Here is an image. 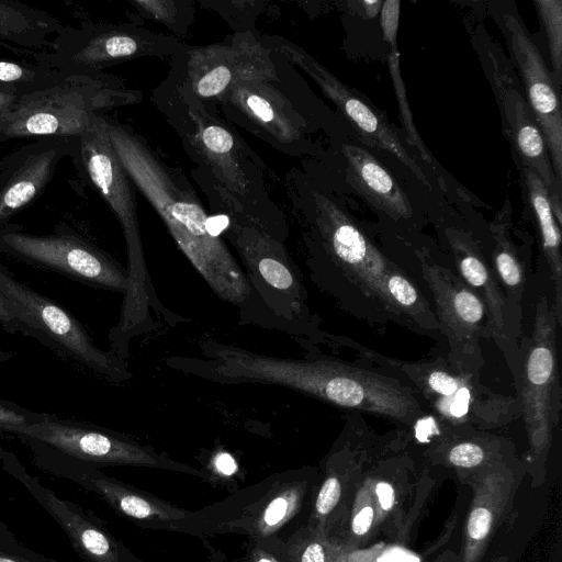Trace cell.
I'll list each match as a JSON object with an SVG mask.
<instances>
[{
	"label": "cell",
	"mask_w": 562,
	"mask_h": 562,
	"mask_svg": "<svg viewBox=\"0 0 562 562\" xmlns=\"http://www.w3.org/2000/svg\"><path fill=\"white\" fill-rule=\"evenodd\" d=\"M0 544L16 547L21 544L14 533L9 529V527L2 521L0 518Z\"/></svg>",
	"instance_id": "obj_45"
},
{
	"label": "cell",
	"mask_w": 562,
	"mask_h": 562,
	"mask_svg": "<svg viewBox=\"0 0 562 562\" xmlns=\"http://www.w3.org/2000/svg\"><path fill=\"white\" fill-rule=\"evenodd\" d=\"M400 5L397 0H386L381 5V29L383 38L389 44L396 42L398 20H400Z\"/></svg>",
	"instance_id": "obj_36"
},
{
	"label": "cell",
	"mask_w": 562,
	"mask_h": 562,
	"mask_svg": "<svg viewBox=\"0 0 562 562\" xmlns=\"http://www.w3.org/2000/svg\"><path fill=\"white\" fill-rule=\"evenodd\" d=\"M390 46H391V49H390V55H389V67H390V72H391L392 80L394 83V90H395V93L397 97L401 116H402L403 125L405 126V130H406L408 142L416 147V149L419 151V154L422 155V157L425 161L431 162L432 161L431 156H430L429 151L427 150V148L424 146L423 140H422L420 136L418 135V133L414 126V123H413L412 113H411L408 102L406 99L404 81L402 80L401 72H400L397 45H396V43H391Z\"/></svg>",
	"instance_id": "obj_32"
},
{
	"label": "cell",
	"mask_w": 562,
	"mask_h": 562,
	"mask_svg": "<svg viewBox=\"0 0 562 562\" xmlns=\"http://www.w3.org/2000/svg\"><path fill=\"white\" fill-rule=\"evenodd\" d=\"M114 153L135 188L167 226L179 249L224 302L244 308L251 289L226 244L211 229V216L178 168L168 165L131 127L104 115Z\"/></svg>",
	"instance_id": "obj_1"
},
{
	"label": "cell",
	"mask_w": 562,
	"mask_h": 562,
	"mask_svg": "<svg viewBox=\"0 0 562 562\" xmlns=\"http://www.w3.org/2000/svg\"><path fill=\"white\" fill-rule=\"evenodd\" d=\"M559 324L552 304L541 296L529 337H520L512 374L526 430L536 452L547 450L562 408L558 369Z\"/></svg>",
	"instance_id": "obj_10"
},
{
	"label": "cell",
	"mask_w": 562,
	"mask_h": 562,
	"mask_svg": "<svg viewBox=\"0 0 562 562\" xmlns=\"http://www.w3.org/2000/svg\"><path fill=\"white\" fill-rule=\"evenodd\" d=\"M139 90L105 72L60 71L50 82L22 94L0 123V142L20 138H79L98 116L139 103Z\"/></svg>",
	"instance_id": "obj_6"
},
{
	"label": "cell",
	"mask_w": 562,
	"mask_h": 562,
	"mask_svg": "<svg viewBox=\"0 0 562 562\" xmlns=\"http://www.w3.org/2000/svg\"><path fill=\"white\" fill-rule=\"evenodd\" d=\"M381 0L369 1V0H360V1H348L346 4L349 7L350 11L362 18V19H373L376 16L378 12L382 5Z\"/></svg>",
	"instance_id": "obj_41"
},
{
	"label": "cell",
	"mask_w": 562,
	"mask_h": 562,
	"mask_svg": "<svg viewBox=\"0 0 562 562\" xmlns=\"http://www.w3.org/2000/svg\"><path fill=\"white\" fill-rule=\"evenodd\" d=\"M0 251L86 285L123 294L128 286L126 269L65 224L57 225L52 234L33 235L9 223L0 228Z\"/></svg>",
	"instance_id": "obj_14"
},
{
	"label": "cell",
	"mask_w": 562,
	"mask_h": 562,
	"mask_svg": "<svg viewBox=\"0 0 562 562\" xmlns=\"http://www.w3.org/2000/svg\"><path fill=\"white\" fill-rule=\"evenodd\" d=\"M243 562H283L278 554L262 542L248 541Z\"/></svg>",
	"instance_id": "obj_39"
},
{
	"label": "cell",
	"mask_w": 562,
	"mask_h": 562,
	"mask_svg": "<svg viewBox=\"0 0 562 562\" xmlns=\"http://www.w3.org/2000/svg\"><path fill=\"white\" fill-rule=\"evenodd\" d=\"M373 520V509L371 507L362 508L352 520V531L355 535L362 536L368 532Z\"/></svg>",
	"instance_id": "obj_43"
},
{
	"label": "cell",
	"mask_w": 562,
	"mask_h": 562,
	"mask_svg": "<svg viewBox=\"0 0 562 562\" xmlns=\"http://www.w3.org/2000/svg\"><path fill=\"white\" fill-rule=\"evenodd\" d=\"M341 153L347 162V182L368 203L395 221L412 217L405 192L371 153L349 144L341 146Z\"/></svg>",
	"instance_id": "obj_24"
},
{
	"label": "cell",
	"mask_w": 562,
	"mask_h": 562,
	"mask_svg": "<svg viewBox=\"0 0 562 562\" xmlns=\"http://www.w3.org/2000/svg\"><path fill=\"white\" fill-rule=\"evenodd\" d=\"M527 205L532 213L540 236L541 248L553 283V310L562 325V256L561 231L554 216L551 199L543 181L531 169L518 167Z\"/></svg>",
	"instance_id": "obj_26"
},
{
	"label": "cell",
	"mask_w": 562,
	"mask_h": 562,
	"mask_svg": "<svg viewBox=\"0 0 562 562\" xmlns=\"http://www.w3.org/2000/svg\"><path fill=\"white\" fill-rule=\"evenodd\" d=\"M506 203L491 225L494 239L493 263L495 276L503 292L515 324L521 329V300L526 283V270L519 258L510 235V212Z\"/></svg>",
	"instance_id": "obj_27"
},
{
	"label": "cell",
	"mask_w": 562,
	"mask_h": 562,
	"mask_svg": "<svg viewBox=\"0 0 562 562\" xmlns=\"http://www.w3.org/2000/svg\"><path fill=\"white\" fill-rule=\"evenodd\" d=\"M2 470L16 480L67 535L71 548L86 562H142L91 510L60 498L27 472L15 454L0 447Z\"/></svg>",
	"instance_id": "obj_20"
},
{
	"label": "cell",
	"mask_w": 562,
	"mask_h": 562,
	"mask_svg": "<svg viewBox=\"0 0 562 562\" xmlns=\"http://www.w3.org/2000/svg\"><path fill=\"white\" fill-rule=\"evenodd\" d=\"M205 562H226L224 553L221 551L212 550L210 557Z\"/></svg>",
	"instance_id": "obj_46"
},
{
	"label": "cell",
	"mask_w": 562,
	"mask_h": 562,
	"mask_svg": "<svg viewBox=\"0 0 562 562\" xmlns=\"http://www.w3.org/2000/svg\"><path fill=\"white\" fill-rule=\"evenodd\" d=\"M492 524V514L484 507L472 510L468 521V533L471 539L483 540L490 532Z\"/></svg>",
	"instance_id": "obj_38"
},
{
	"label": "cell",
	"mask_w": 562,
	"mask_h": 562,
	"mask_svg": "<svg viewBox=\"0 0 562 562\" xmlns=\"http://www.w3.org/2000/svg\"><path fill=\"white\" fill-rule=\"evenodd\" d=\"M82 176L100 194L119 221L127 248L128 286L116 326L109 334L110 351L127 358L131 340L154 328L149 307L166 313L150 281L140 239L134 184L111 145L104 115L98 116L79 137L78 164Z\"/></svg>",
	"instance_id": "obj_4"
},
{
	"label": "cell",
	"mask_w": 562,
	"mask_h": 562,
	"mask_svg": "<svg viewBox=\"0 0 562 562\" xmlns=\"http://www.w3.org/2000/svg\"><path fill=\"white\" fill-rule=\"evenodd\" d=\"M536 10L543 26L557 87L562 85V1L536 0Z\"/></svg>",
	"instance_id": "obj_31"
},
{
	"label": "cell",
	"mask_w": 562,
	"mask_h": 562,
	"mask_svg": "<svg viewBox=\"0 0 562 562\" xmlns=\"http://www.w3.org/2000/svg\"><path fill=\"white\" fill-rule=\"evenodd\" d=\"M26 445L33 462L46 473L66 479L99 495L119 515L138 527L189 536L209 537V522L202 509L180 508L154 494L109 476L98 467L64 454L29 437H18Z\"/></svg>",
	"instance_id": "obj_8"
},
{
	"label": "cell",
	"mask_w": 562,
	"mask_h": 562,
	"mask_svg": "<svg viewBox=\"0 0 562 562\" xmlns=\"http://www.w3.org/2000/svg\"><path fill=\"white\" fill-rule=\"evenodd\" d=\"M263 44L289 64L304 71L338 108L367 145L395 156L425 186L430 183L415 158L402 144L385 117L369 105L355 90L341 82L310 53L279 35H260Z\"/></svg>",
	"instance_id": "obj_18"
},
{
	"label": "cell",
	"mask_w": 562,
	"mask_h": 562,
	"mask_svg": "<svg viewBox=\"0 0 562 562\" xmlns=\"http://www.w3.org/2000/svg\"><path fill=\"white\" fill-rule=\"evenodd\" d=\"M16 356L13 351L0 349V364L13 359Z\"/></svg>",
	"instance_id": "obj_47"
},
{
	"label": "cell",
	"mask_w": 562,
	"mask_h": 562,
	"mask_svg": "<svg viewBox=\"0 0 562 562\" xmlns=\"http://www.w3.org/2000/svg\"><path fill=\"white\" fill-rule=\"evenodd\" d=\"M150 99L179 136L195 169L228 193L248 217L284 241L286 222L269 196L263 164L216 113L215 103L195 98L169 72Z\"/></svg>",
	"instance_id": "obj_3"
},
{
	"label": "cell",
	"mask_w": 562,
	"mask_h": 562,
	"mask_svg": "<svg viewBox=\"0 0 562 562\" xmlns=\"http://www.w3.org/2000/svg\"><path fill=\"white\" fill-rule=\"evenodd\" d=\"M22 94L21 89L0 83V123Z\"/></svg>",
	"instance_id": "obj_40"
},
{
	"label": "cell",
	"mask_w": 562,
	"mask_h": 562,
	"mask_svg": "<svg viewBox=\"0 0 562 562\" xmlns=\"http://www.w3.org/2000/svg\"><path fill=\"white\" fill-rule=\"evenodd\" d=\"M203 8L216 12L234 33L255 32V24L269 1L263 0H199Z\"/></svg>",
	"instance_id": "obj_30"
},
{
	"label": "cell",
	"mask_w": 562,
	"mask_h": 562,
	"mask_svg": "<svg viewBox=\"0 0 562 562\" xmlns=\"http://www.w3.org/2000/svg\"><path fill=\"white\" fill-rule=\"evenodd\" d=\"M131 22L142 25L145 20L166 26L176 38L187 37L195 18L198 1L191 0H130Z\"/></svg>",
	"instance_id": "obj_28"
},
{
	"label": "cell",
	"mask_w": 562,
	"mask_h": 562,
	"mask_svg": "<svg viewBox=\"0 0 562 562\" xmlns=\"http://www.w3.org/2000/svg\"><path fill=\"white\" fill-rule=\"evenodd\" d=\"M64 25L48 12L15 0H0V46L32 57L48 50Z\"/></svg>",
	"instance_id": "obj_25"
},
{
	"label": "cell",
	"mask_w": 562,
	"mask_h": 562,
	"mask_svg": "<svg viewBox=\"0 0 562 562\" xmlns=\"http://www.w3.org/2000/svg\"><path fill=\"white\" fill-rule=\"evenodd\" d=\"M375 490L381 507L384 510L391 509L394 504V490L392 485L386 482H380Z\"/></svg>",
	"instance_id": "obj_44"
},
{
	"label": "cell",
	"mask_w": 562,
	"mask_h": 562,
	"mask_svg": "<svg viewBox=\"0 0 562 562\" xmlns=\"http://www.w3.org/2000/svg\"><path fill=\"white\" fill-rule=\"evenodd\" d=\"M375 562H387V561H386V560H384V559H379V560H376Z\"/></svg>",
	"instance_id": "obj_48"
},
{
	"label": "cell",
	"mask_w": 562,
	"mask_h": 562,
	"mask_svg": "<svg viewBox=\"0 0 562 562\" xmlns=\"http://www.w3.org/2000/svg\"><path fill=\"white\" fill-rule=\"evenodd\" d=\"M276 80L237 83L218 103L229 117L284 154H295L307 133V121ZM240 123V124H241Z\"/></svg>",
	"instance_id": "obj_21"
},
{
	"label": "cell",
	"mask_w": 562,
	"mask_h": 562,
	"mask_svg": "<svg viewBox=\"0 0 562 562\" xmlns=\"http://www.w3.org/2000/svg\"><path fill=\"white\" fill-rule=\"evenodd\" d=\"M458 276L482 300L488 316L490 339L496 344L505 361L514 370L521 329L515 324L501 284L486 263L477 244L465 231L445 229Z\"/></svg>",
	"instance_id": "obj_23"
},
{
	"label": "cell",
	"mask_w": 562,
	"mask_h": 562,
	"mask_svg": "<svg viewBox=\"0 0 562 562\" xmlns=\"http://www.w3.org/2000/svg\"><path fill=\"white\" fill-rule=\"evenodd\" d=\"M65 157L78 164L79 138H36L0 160V228L44 193Z\"/></svg>",
	"instance_id": "obj_22"
},
{
	"label": "cell",
	"mask_w": 562,
	"mask_h": 562,
	"mask_svg": "<svg viewBox=\"0 0 562 562\" xmlns=\"http://www.w3.org/2000/svg\"><path fill=\"white\" fill-rule=\"evenodd\" d=\"M0 325L2 328L14 334L19 331L18 322L7 297L0 292Z\"/></svg>",
	"instance_id": "obj_42"
},
{
	"label": "cell",
	"mask_w": 562,
	"mask_h": 562,
	"mask_svg": "<svg viewBox=\"0 0 562 562\" xmlns=\"http://www.w3.org/2000/svg\"><path fill=\"white\" fill-rule=\"evenodd\" d=\"M192 177L207 196L210 206L223 218L222 234L234 246L247 269L250 296L257 293L277 317L297 322L304 334L316 333L306 305V292L284 241L248 217L239 204L204 173L193 169Z\"/></svg>",
	"instance_id": "obj_7"
},
{
	"label": "cell",
	"mask_w": 562,
	"mask_h": 562,
	"mask_svg": "<svg viewBox=\"0 0 562 562\" xmlns=\"http://www.w3.org/2000/svg\"><path fill=\"white\" fill-rule=\"evenodd\" d=\"M328 337L338 346L353 350L362 366L379 369L409 385L424 409L442 424L486 430L508 425L521 416L517 397L492 391L480 381V375L457 369L443 356L401 360L348 337Z\"/></svg>",
	"instance_id": "obj_5"
},
{
	"label": "cell",
	"mask_w": 562,
	"mask_h": 562,
	"mask_svg": "<svg viewBox=\"0 0 562 562\" xmlns=\"http://www.w3.org/2000/svg\"><path fill=\"white\" fill-rule=\"evenodd\" d=\"M0 562H57L46 555L37 553L27 547L19 544L9 547L0 544Z\"/></svg>",
	"instance_id": "obj_37"
},
{
	"label": "cell",
	"mask_w": 562,
	"mask_h": 562,
	"mask_svg": "<svg viewBox=\"0 0 562 562\" xmlns=\"http://www.w3.org/2000/svg\"><path fill=\"white\" fill-rule=\"evenodd\" d=\"M341 496V483L336 473H330L323 482L315 503L314 519L325 520L328 515L336 508Z\"/></svg>",
	"instance_id": "obj_34"
},
{
	"label": "cell",
	"mask_w": 562,
	"mask_h": 562,
	"mask_svg": "<svg viewBox=\"0 0 562 562\" xmlns=\"http://www.w3.org/2000/svg\"><path fill=\"white\" fill-rule=\"evenodd\" d=\"M170 59L168 72L195 98L215 104L241 81L279 78L272 50L255 32L205 46L182 44Z\"/></svg>",
	"instance_id": "obj_12"
},
{
	"label": "cell",
	"mask_w": 562,
	"mask_h": 562,
	"mask_svg": "<svg viewBox=\"0 0 562 562\" xmlns=\"http://www.w3.org/2000/svg\"><path fill=\"white\" fill-rule=\"evenodd\" d=\"M42 413L31 411L19 404L0 398V430L11 434L32 424L41 417Z\"/></svg>",
	"instance_id": "obj_33"
},
{
	"label": "cell",
	"mask_w": 562,
	"mask_h": 562,
	"mask_svg": "<svg viewBox=\"0 0 562 562\" xmlns=\"http://www.w3.org/2000/svg\"><path fill=\"white\" fill-rule=\"evenodd\" d=\"M286 187L293 205L312 221L307 265L313 281L357 319L411 330L387 292L390 281L405 270L376 248L328 195L302 190L289 175Z\"/></svg>",
	"instance_id": "obj_2"
},
{
	"label": "cell",
	"mask_w": 562,
	"mask_h": 562,
	"mask_svg": "<svg viewBox=\"0 0 562 562\" xmlns=\"http://www.w3.org/2000/svg\"><path fill=\"white\" fill-rule=\"evenodd\" d=\"M475 48L497 101L503 131L516 164L531 169L543 181L554 216L561 225V183L554 175L544 137L526 101L514 67L484 30L476 32Z\"/></svg>",
	"instance_id": "obj_13"
},
{
	"label": "cell",
	"mask_w": 562,
	"mask_h": 562,
	"mask_svg": "<svg viewBox=\"0 0 562 562\" xmlns=\"http://www.w3.org/2000/svg\"><path fill=\"white\" fill-rule=\"evenodd\" d=\"M0 292L10 303L19 333L109 382L122 384L132 379L127 361L98 348L71 313L15 279L1 263Z\"/></svg>",
	"instance_id": "obj_9"
},
{
	"label": "cell",
	"mask_w": 562,
	"mask_h": 562,
	"mask_svg": "<svg viewBox=\"0 0 562 562\" xmlns=\"http://www.w3.org/2000/svg\"><path fill=\"white\" fill-rule=\"evenodd\" d=\"M182 44L173 35L132 22H85L78 27L64 26L50 49L31 58L67 74H95L140 57L171 58Z\"/></svg>",
	"instance_id": "obj_11"
},
{
	"label": "cell",
	"mask_w": 562,
	"mask_h": 562,
	"mask_svg": "<svg viewBox=\"0 0 562 562\" xmlns=\"http://www.w3.org/2000/svg\"><path fill=\"white\" fill-rule=\"evenodd\" d=\"M416 257L448 346L445 358L457 369L480 375L484 366L480 339H490L484 303L458 274L434 261L424 249H416Z\"/></svg>",
	"instance_id": "obj_17"
},
{
	"label": "cell",
	"mask_w": 562,
	"mask_h": 562,
	"mask_svg": "<svg viewBox=\"0 0 562 562\" xmlns=\"http://www.w3.org/2000/svg\"><path fill=\"white\" fill-rule=\"evenodd\" d=\"M238 470V465L233 456L226 451H218L211 457L204 473V481L212 482L215 476L217 480L233 477ZM215 481V483L217 482Z\"/></svg>",
	"instance_id": "obj_35"
},
{
	"label": "cell",
	"mask_w": 562,
	"mask_h": 562,
	"mask_svg": "<svg viewBox=\"0 0 562 562\" xmlns=\"http://www.w3.org/2000/svg\"><path fill=\"white\" fill-rule=\"evenodd\" d=\"M498 19L510 63L518 69L526 101L544 137L554 175L562 183L560 89L520 16L515 11H505Z\"/></svg>",
	"instance_id": "obj_19"
},
{
	"label": "cell",
	"mask_w": 562,
	"mask_h": 562,
	"mask_svg": "<svg viewBox=\"0 0 562 562\" xmlns=\"http://www.w3.org/2000/svg\"><path fill=\"white\" fill-rule=\"evenodd\" d=\"M307 482L299 471L274 473L202 508L209 536L238 533L249 541L273 542L300 513Z\"/></svg>",
	"instance_id": "obj_16"
},
{
	"label": "cell",
	"mask_w": 562,
	"mask_h": 562,
	"mask_svg": "<svg viewBox=\"0 0 562 562\" xmlns=\"http://www.w3.org/2000/svg\"><path fill=\"white\" fill-rule=\"evenodd\" d=\"M12 435L36 439L64 454L95 467L150 468L193 475L204 481L201 469L179 462L126 435L80 419L42 413L37 420L14 430Z\"/></svg>",
	"instance_id": "obj_15"
},
{
	"label": "cell",
	"mask_w": 562,
	"mask_h": 562,
	"mask_svg": "<svg viewBox=\"0 0 562 562\" xmlns=\"http://www.w3.org/2000/svg\"><path fill=\"white\" fill-rule=\"evenodd\" d=\"M59 72L46 63L0 58V83L19 88L24 93L50 82Z\"/></svg>",
	"instance_id": "obj_29"
}]
</instances>
